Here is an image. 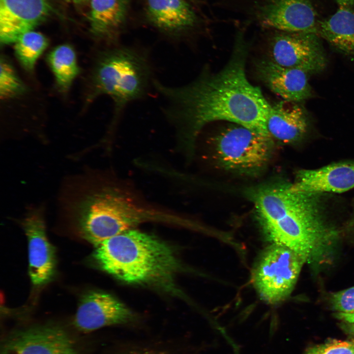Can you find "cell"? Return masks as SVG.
Masks as SVG:
<instances>
[{"mask_svg": "<svg viewBox=\"0 0 354 354\" xmlns=\"http://www.w3.org/2000/svg\"><path fill=\"white\" fill-rule=\"evenodd\" d=\"M247 44L239 32L230 59L218 72L204 69L192 82L177 87L155 80L153 89L164 102L163 113L184 145L191 146L205 126L219 120L270 137L266 119L270 104L247 79Z\"/></svg>", "mask_w": 354, "mask_h": 354, "instance_id": "1", "label": "cell"}, {"mask_svg": "<svg viewBox=\"0 0 354 354\" xmlns=\"http://www.w3.org/2000/svg\"><path fill=\"white\" fill-rule=\"evenodd\" d=\"M320 195L295 191L286 183L260 185L248 191L269 239L292 250L305 262L320 257L335 235L324 220Z\"/></svg>", "mask_w": 354, "mask_h": 354, "instance_id": "2", "label": "cell"}, {"mask_svg": "<svg viewBox=\"0 0 354 354\" xmlns=\"http://www.w3.org/2000/svg\"><path fill=\"white\" fill-rule=\"evenodd\" d=\"M92 257L103 270L129 283L166 278L177 265L167 245L153 236L134 229L95 245Z\"/></svg>", "mask_w": 354, "mask_h": 354, "instance_id": "3", "label": "cell"}, {"mask_svg": "<svg viewBox=\"0 0 354 354\" xmlns=\"http://www.w3.org/2000/svg\"><path fill=\"white\" fill-rule=\"evenodd\" d=\"M154 76L151 54L146 49L115 45L101 53L93 74L94 94L113 100L114 124L129 104L145 98L153 89Z\"/></svg>", "mask_w": 354, "mask_h": 354, "instance_id": "4", "label": "cell"}, {"mask_svg": "<svg viewBox=\"0 0 354 354\" xmlns=\"http://www.w3.org/2000/svg\"><path fill=\"white\" fill-rule=\"evenodd\" d=\"M212 143L214 158L221 168L246 174L263 169L273 147L270 137L233 123L215 135Z\"/></svg>", "mask_w": 354, "mask_h": 354, "instance_id": "5", "label": "cell"}, {"mask_svg": "<svg viewBox=\"0 0 354 354\" xmlns=\"http://www.w3.org/2000/svg\"><path fill=\"white\" fill-rule=\"evenodd\" d=\"M305 262L295 252L275 244L264 252L253 274L260 296L270 304L285 299L292 291Z\"/></svg>", "mask_w": 354, "mask_h": 354, "instance_id": "6", "label": "cell"}, {"mask_svg": "<svg viewBox=\"0 0 354 354\" xmlns=\"http://www.w3.org/2000/svg\"><path fill=\"white\" fill-rule=\"evenodd\" d=\"M149 215L148 208L108 185L101 210L79 233L96 245L148 220Z\"/></svg>", "mask_w": 354, "mask_h": 354, "instance_id": "7", "label": "cell"}, {"mask_svg": "<svg viewBox=\"0 0 354 354\" xmlns=\"http://www.w3.org/2000/svg\"><path fill=\"white\" fill-rule=\"evenodd\" d=\"M268 59L285 67L298 68L308 74L323 71L327 59L315 33L275 30L269 39Z\"/></svg>", "mask_w": 354, "mask_h": 354, "instance_id": "8", "label": "cell"}, {"mask_svg": "<svg viewBox=\"0 0 354 354\" xmlns=\"http://www.w3.org/2000/svg\"><path fill=\"white\" fill-rule=\"evenodd\" d=\"M45 208L43 204L29 206L20 221L28 242L29 274L36 287L51 281L56 271L55 248L46 234Z\"/></svg>", "mask_w": 354, "mask_h": 354, "instance_id": "9", "label": "cell"}, {"mask_svg": "<svg viewBox=\"0 0 354 354\" xmlns=\"http://www.w3.org/2000/svg\"><path fill=\"white\" fill-rule=\"evenodd\" d=\"M252 12L263 27L317 34L319 20L310 0H263L255 4Z\"/></svg>", "mask_w": 354, "mask_h": 354, "instance_id": "10", "label": "cell"}, {"mask_svg": "<svg viewBox=\"0 0 354 354\" xmlns=\"http://www.w3.org/2000/svg\"><path fill=\"white\" fill-rule=\"evenodd\" d=\"M134 319L132 312L110 294L90 291L81 299L74 318L75 326L83 332L129 323Z\"/></svg>", "mask_w": 354, "mask_h": 354, "instance_id": "11", "label": "cell"}, {"mask_svg": "<svg viewBox=\"0 0 354 354\" xmlns=\"http://www.w3.org/2000/svg\"><path fill=\"white\" fill-rule=\"evenodd\" d=\"M51 10L50 0H0L1 43H14L23 34L33 30Z\"/></svg>", "mask_w": 354, "mask_h": 354, "instance_id": "12", "label": "cell"}, {"mask_svg": "<svg viewBox=\"0 0 354 354\" xmlns=\"http://www.w3.org/2000/svg\"><path fill=\"white\" fill-rule=\"evenodd\" d=\"M3 354H75L70 339L61 328L35 326L16 333L8 341Z\"/></svg>", "mask_w": 354, "mask_h": 354, "instance_id": "13", "label": "cell"}, {"mask_svg": "<svg viewBox=\"0 0 354 354\" xmlns=\"http://www.w3.org/2000/svg\"><path fill=\"white\" fill-rule=\"evenodd\" d=\"M255 67L260 80L283 100L300 103L313 96L304 70L280 66L268 58L259 60Z\"/></svg>", "mask_w": 354, "mask_h": 354, "instance_id": "14", "label": "cell"}, {"mask_svg": "<svg viewBox=\"0 0 354 354\" xmlns=\"http://www.w3.org/2000/svg\"><path fill=\"white\" fill-rule=\"evenodd\" d=\"M295 191L307 194L341 193L354 188V161L333 163L322 168L297 172L291 183Z\"/></svg>", "mask_w": 354, "mask_h": 354, "instance_id": "15", "label": "cell"}, {"mask_svg": "<svg viewBox=\"0 0 354 354\" xmlns=\"http://www.w3.org/2000/svg\"><path fill=\"white\" fill-rule=\"evenodd\" d=\"M309 124L307 112L299 102L282 100L270 104L266 127L273 141L285 144L298 142L307 133Z\"/></svg>", "mask_w": 354, "mask_h": 354, "instance_id": "16", "label": "cell"}, {"mask_svg": "<svg viewBox=\"0 0 354 354\" xmlns=\"http://www.w3.org/2000/svg\"><path fill=\"white\" fill-rule=\"evenodd\" d=\"M147 15L161 32L179 37L193 28L197 15L187 0H147Z\"/></svg>", "mask_w": 354, "mask_h": 354, "instance_id": "17", "label": "cell"}, {"mask_svg": "<svg viewBox=\"0 0 354 354\" xmlns=\"http://www.w3.org/2000/svg\"><path fill=\"white\" fill-rule=\"evenodd\" d=\"M89 21L96 36L114 41L125 21L130 0H90Z\"/></svg>", "mask_w": 354, "mask_h": 354, "instance_id": "18", "label": "cell"}, {"mask_svg": "<svg viewBox=\"0 0 354 354\" xmlns=\"http://www.w3.org/2000/svg\"><path fill=\"white\" fill-rule=\"evenodd\" d=\"M317 34L339 52L354 57V11L340 6L330 17L318 21Z\"/></svg>", "mask_w": 354, "mask_h": 354, "instance_id": "19", "label": "cell"}, {"mask_svg": "<svg viewBox=\"0 0 354 354\" xmlns=\"http://www.w3.org/2000/svg\"><path fill=\"white\" fill-rule=\"evenodd\" d=\"M47 60L57 86L67 91L80 71L75 51L69 45H60L48 54Z\"/></svg>", "mask_w": 354, "mask_h": 354, "instance_id": "20", "label": "cell"}, {"mask_svg": "<svg viewBox=\"0 0 354 354\" xmlns=\"http://www.w3.org/2000/svg\"><path fill=\"white\" fill-rule=\"evenodd\" d=\"M48 45V39L44 35L29 31L20 36L14 43L15 55L21 66L26 71L31 72Z\"/></svg>", "mask_w": 354, "mask_h": 354, "instance_id": "21", "label": "cell"}, {"mask_svg": "<svg viewBox=\"0 0 354 354\" xmlns=\"http://www.w3.org/2000/svg\"><path fill=\"white\" fill-rule=\"evenodd\" d=\"M0 73V96L8 100L23 94L26 88L16 74L13 66L5 59L1 58Z\"/></svg>", "mask_w": 354, "mask_h": 354, "instance_id": "22", "label": "cell"}, {"mask_svg": "<svg viewBox=\"0 0 354 354\" xmlns=\"http://www.w3.org/2000/svg\"><path fill=\"white\" fill-rule=\"evenodd\" d=\"M305 354H354V342L334 340L310 348Z\"/></svg>", "mask_w": 354, "mask_h": 354, "instance_id": "23", "label": "cell"}, {"mask_svg": "<svg viewBox=\"0 0 354 354\" xmlns=\"http://www.w3.org/2000/svg\"><path fill=\"white\" fill-rule=\"evenodd\" d=\"M331 304L338 313L354 312V286L334 293L331 297Z\"/></svg>", "mask_w": 354, "mask_h": 354, "instance_id": "24", "label": "cell"}, {"mask_svg": "<svg viewBox=\"0 0 354 354\" xmlns=\"http://www.w3.org/2000/svg\"><path fill=\"white\" fill-rule=\"evenodd\" d=\"M337 317L348 323H354V312L349 313H338Z\"/></svg>", "mask_w": 354, "mask_h": 354, "instance_id": "25", "label": "cell"}, {"mask_svg": "<svg viewBox=\"0 0 354 354\" xmlns=\"http://www.w3.org/2000/svg\"><path fill=\"white\" fill-rule=\"evenodd\" d=\"M340 6L350 7L354 5V0H336Z\"/></svg>", "mask_w": 354, "mask_h": 354, "instance_id": "26", "label": "cell"}, {"mask_svg": "<svg viewBox=\"0 0 354 354\" xmlns=\"http://www.w3.org/2000/svg\"><path fill=\"white\" fill-rule=\"evenodd\" d=\"M347 326L350 333L354 338V323H349ZM353 342H354V341Z\"/></svg>", "mask_w": 354, "mask_h": 354, "instance_id": "27", "label": "cell"}, {"mask_svg": "<svg viewBox=\"0 0 354 354\" xmlns=\"http://www.w3.org/2000/svg\"><path fill=\"white\" fill-rule=\"evenodd\" d=\"M69 0L74 3H79L82 2L83 1H85L87 0Z\"/></svg>", "mask_w": 354, "mask_h": 354, "instance_id": "28", "label": "cell"}, {"mask_svg": "<svg viewBox=\"0 0 354 354\" xmlns=\"http://www.w3.org/2000/svg\"><path fill=\"white\" fill-rule=\"evenodd\" d=\"M131 354H151L147 353H134Z\"/></svg>", "mask_w": 354, "mask_h": 354, "instance_id": "29", "label": "cell"}]
</instances>
